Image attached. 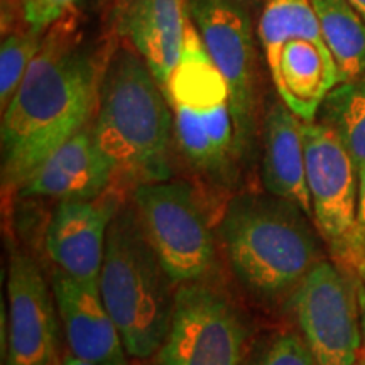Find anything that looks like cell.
<instances>
[{
    "instance_id": "cell-1",
    "label": "cell",
    "mask_w": 365,
    "mask_h": 365,
    "mask_svg": "<svg viewBox=\"0 0 365 365\" xmlns=\"http://www.w3.org/2000/svg\"><path fill=\"white\" fill-rule=\"evenodd\" d=\"M108 56L100 58L83 41L78 17L70 11L46 31L16 95L2 112V193L22 185L53 150L91 124Z\"/></svg>"
},
{
    "instance_id": "cell-2",
    "label": "cell",
    "mask_w": 365,
    "mask_h": 365,
    "mask_svg": "<svg viewBox=\"0 0 365 365\" xmlns=\"http://www.w3.org/2000/svg\"><path fill=\"white\" fill-rule=\"evenodd\" d=\"M93 134L113 168V185L132 191L173 176V112L135 49L120 48L105 66Z\"/></svg>"
},
{
    "instance_id": "cell-3",
    "label": "cell",
    "mask_w": 365,
    "mask_h": 365,
    "mask_svg": "<svg viewBox=\"0 0 365 365\" xmlns=\"http://www.w3.org/2000/svg\"><path fill=\"white\" fill-rule=\"evenodd\" d=\"M304 217L294 205L272 195H239L227 205L220 242L228 267L261 303H276L293 293L319 261Z\"/></svg>"
},
{
    "instance_id": "cell-4",
    "label": "cell",
    "mask_w": 365,
    "mask_h": 365,
    "mask_svg": "<svg viewBox=\"0 0 365 365\" xmlns=\"http://www.w3.org/2000/svg\"><path fill=\"white\" fill-rule=\"evenodd\" d=\"M176 286L145 239L134 207L108 228L98 289L132 359L156 357L175 309Z\"/></svg>"
},
{
    "instance_id": "cell-5",
    "label": "cell",
    "mask_w": 365,
    "mask_h": 365,
    "mask_svg": "<svg viewBox=\"0 0 365 365\" xmlns=\"http://www.w3.org/2000/svg\"><path fill=\"white\" fill-rule=\"evenodd\" d=\"M257 36L281 102L303 122H313L339 85V70L312 0H266Z\"/></svg>"
},
{
    "instance_id": "cell-6",
    "label": "cell",
    "mask_w": 365,
    "mask_h": 365,
    "mask_svg": "<svg viewBox=\"0 0 365 365\" xmlns=\"http://www.w3.org/2000/svg\"><path fill=\"white\" fill-rule=\"evenodd\" d=\"M137 220L176 286L208 281L217 266V237L188 182L158 181L135 186Z\"/></svg>"
},
{
    "instance_id": "cell-7",
    "label": "cell",
    "mask_w": 365,
    "mask_h": 365,
    "mask_svg": "<svg viewBox=\"0 0 365 365\" xmlns=\"http://www.w3.org/2000/svg\"><path fill=\"white\" fill-rule=\"evenodd\" d=\"M303 135L313 220L333 255L365 279L357 223V164L335 130L323 122H304Z\"/></svg>"
},
{
    "instance_id": "cell-8",
    "label": "cell",
    "mask_w": 365,
    "mask_h": 365,
    "mask_svg": "<svg viewBox=\"0 0 365 365\" xmlns=\"http://www.w3.org/2000/svg\"><path fill=\"white\" fill-rule=\"evenodd\" d=\"M247 327L230 299L207 281L180 284L159 365H242Z\"/></svg>"
},
{
    "instance_id": "cell-9",
    "label": "cell",
    "mask_w": 365,
    "mask_h": 365,
    "mask_svg": "<svg viewBox=\"0 0 365 365\" xmlns=\"http://www.w3.org/2000/svg\"><path fill=\"white\" fill-rule=\"evenodd\" d=\"M190 16L230 93L237 149L249 156L257 132V66L250 21L239 4L190 0Z\"/></svg>"
},
{
    "instance_id": "cell-10",
    "label": "cell",
    "mask_w": 365,
    "mask_h": 365,
    "mask_svg": "<svg viewBox=\"0 0 365 365\" xmlns=\"http://www.w3.org/2000/svg\"><path fill=\"white\" fill-rule=\"evenodd\" d=\"M296 323L317 365H355L364 349L352 286L339 267L318 261L291 296Z\"/></svg>"
},
{
    "instance_id": "cell-11",
    "label": "cell",
    "mask_w": 365,
    "mask_h": 365,
    "mask_svg": "<svg viewBox=\"0 0 365 365\" xmlns=\"http://www.w3.org/2000/svg\"><path fill=\"white\" fill-rule=\"evenodd\" d=\"M6 365H54L59 357V313L53 287L29 254L11 244L7 271Z\"/></svg>"
},
{
    "instance_id": "cell-12",
    "label": "cell",
    "mask_w": 365,
    "mask_h": 365,
    "mask_svg": "<svg viewBox=\"0 0 365 365\" xmlns=\"http://www.w3.org/2000/svg\"><path fill=\"white\" fill-rule=\"evenodd\" d=\"M120 186L91 200L59 202L46 228V252L54 266L78 279H98L108 228L124 208Z\"/></svg>"
},
{
    "instance_id": "cell-13",
    "label": "cell",
    "mask_w": 365,
    "mask_h": 365,
    "mask_svg": "<svg viewBox=\"0 0 365 365\" xmlns=\"http://www.w3.org/2000/svg\"><path fill=\"white\" fill-rule=\"evenodd\" d=\"M51 287L68 350L75 357L93 365H132L98 279H78L54 267Z\"/></svg>"
},
{
    "instance_id": "cell-14",
    "label": "cell",
    "mask_w": 365,
    "mask_h": 365,
    "mask_svg": "<svg viewBox=\"0 0 365 365\" xmlns=\"http://www.w3.org/2000/svg\"><path fill=\"white\" fill-rule=\"evenodd\" d=\"M113 180V168L95 140L91 122L36 168L22 185L19 195L58 202L91 200L110 188Z\"/></svg>"
},
{
    "instance_id": "cell-15",
    "label": "cell",
    "mask_w": 365,
    "mask_h": 365,
    "mask_svg": "<svg viewBox=\"0 0 365 365\" xmlns=\"http://www.w3.org/2000/svg\"><path fill=\"white\" fill-rule=\"evenodd\" d=\"M190 0H122L120 29L164 91L181 58Z\"/></svg>"
},
{
    "instance_id": "cell-16",
    "label": "cell",
    "mask_w": 365,
    "mask_h": 365,
    "mask_svg": "<svg viewBox=\"0 0 365 365\" xmlns=\"http://www.w3.org/2000/svg\"><path fill=\"white\" fill-rule=\"evenodd\" d=\"M304 122L284 103H272L264 118L262 185L269 195L294 205L313 220L307 178Z\"/></svg>"
},
{
    "instance_id": "cell-17",
    "label": "cell",
    "mask_w": 365,
    "mask_h": 365,
    "mask_svg": "<svg viewBox=\"0 0 365 365\" xmlns=\"http://www.w3.org/2000/svg\"><path fill=\"white\" fill-rule=\"evenodd\" d=\"M319 29L339 70V83L365 73V21L349 0H312Z\"/></svg>"
},
{
    "instance_id": "cell-18",
    "label": "cell",
    "mask_w": 365,
    "mask_h": 365,
    "mask_svg": "<svg viewBox=\"0 0 365 365\" xmlns=\"http://www.w3.org/2000/svg\"><path fill=\"white\" fill-rule=\"evenodd\" d=\"M322 122L335 134L352 156L357 170L365 166V73L339 83L322 105Z\"/></svg>"
},
{
    "instance_id": "cell-19",
    "label": "cell",
    "mask_w": 365,
    "mask_h": 365,
    "mask_svg": "<svg viewBox=\"0 0 365 365\" xmlns=\"http://www.w3.org/2000/svg\"><path fill=\"white\" fill-rule=\"evenodd\" d=\"M43 31L22 27L4 36L0 48V107L2 112L16 95L44 38Z\"/></svg>"
},
{
    "instance_id": "cell-20",
    "label": "cell",
    "mask_w": 365,
    "mask_h": 365,
    "mask_svg": "<svg viewBox=\"0 0 365 365\" xmlns=\"http://www.w3.org/2000/svg\"><path fill=\"white\" fill-rule=\"evenodd\" d=\"M254 365H317L299 333L286 331L274 336L255 359Z\"/></svg>"
},
{
    "instance_id": "cell-21",
    "label": "cell",
    "mask_w": 365,
    "mask_h": 365,
    "mask_svg": "<svg viewBox=\"0 0 365 365\" xmlns=\"http://www.w3.org/2000/svg\"><path fill=\"white\" fill-rule=\"evenodd\" d=\"M76 0H27L24 7L26 24L36 31H46L75 6Z\"/></svg>"
},
{
    "instance_id": "cell-22",
    "label": "cell",
    "mask_w": 365,
    "mask_h": 365,
    "mask_svg": "<svg viewBox=\"0 0 365 365\" xmlns=\"http://www.w3.org/2000/svg\"><path fill=\"white\" fill-rule=\"evenodd\" d=\"M27 0H2L0 14H2V36H7L27 27L24 17V7Z\"/></svg>"
},
{
    "instance_id": "cell-23",
    "label": "cell",
    "mask_w": 365,
    "mask_h": 365,
    "mask_svg": "<svg viewBox=\"0 0 365 365\" xmlns=\"http://www.w3.org/2000/svg\"><path fill=\"white\" fill-rule=\"evenodd\" d=\"M359 239L365 259V166L359 170ZM365 281V279H364Z\"/></svg>"
},
{
    "instance_id": "cell-24",
    "label": "cell",
    "mask_w": 365,
    "mask_h": 365,
    "mask_svg": "<svg viewBox=\"0 0 365 365\" xmlns=\"http://www.w3.org/2000/svg\"><path fill=\"white\" fill-rule=\"evenodd\" d=\"M61 365H93V364L86 362V360H81L78 357H75V355H73L71 352H68V354L63 355Z\"/></svg>"
},
{
    "instance_id": "cell-25",
    "label": "cell",
    "mask_w": 365,
    "mask_h": 365,
    "mask_svg": "<svg viewBox=\"0 0 365 365\" xmlns=\"http://www.w3.org/2000/svg\"><path fill=\"white\" fill-rule=\"evenodd\" d=\"M350 4H352L355 11L360 14V17L365 21V0H349Z\"/></svg>"
},
{
    "instance_id": "cell-26",
    "label": "cell",
    "mask_w": 365,
    "mask_h": 365,
    "mask_svg": "<svg viewBox=\"0 0 365 365\" xmlns=\"http://www.w3.org/2000/svg\"><path fill=\"white\" fill-rule=\"evenodd\" d=\"M355 365H365V352H364V349H362V352H360L359 360H357V364H355Z\"/></svg>"
},
{
    "instance_id": "cell-27",
    "label": "cell",
    "mask_w": 365,
    "mask_h": 365,
    "mask_svg": "<svg viewBox=\"0 0 365 365\" xmlns=\"http://www.w3.org/2000/svg\"><path fill=\"white\" fill-rule=\"evenodd\" d=\"M362 340H364V352H365V314L362 319Z\"/></svg>"
},
{
    "instance_id": "cell-28",
    "label": "cell",
    "mask_w": 365,
    "mask_h": 365,
    "mask_svg": "<svg viewBox=\"0 0 365 365\" xmlns=\"http://www.w3.org/2000/svg\"><path fill=\"white\" fill-rule=\"evenodd\" d=\"M227 2H234V4H244V2H247V0H227Z\"/></svg>"
},
{
    "instance_id": "cell-29",
    "label": "cell",
    "mask_w": 365,
    "mask_h": 365,
    "mask_svg": "<svg viewBox=\"0 0 365 365\" xmlns=\"http://www.w3.org/2000/svg\"><path fill=\"white\" fill-rule=\"evenodd\" d=\"M63 359V357H61ZM54 365H61V360H59V362L58 364H54Z\"/></svg>"
}]
</instances>
